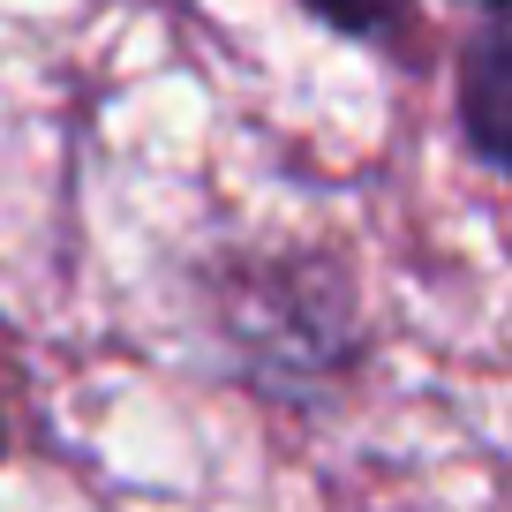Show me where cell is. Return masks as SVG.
Wrapping results in <instances>:
<instances>
[{"instance_id":"7a4b0ae2","label":"cell","mask_w":512,"mask_h":512,"mask_svg":"<svg viewBox=\"0 0 512 512\" xmlns=\"http://www.w3.org/2000/svg\"><path fill=\"white\" fill-rule=\"evenodd\" d=\"M309 8H317L324 23H339V31H362V38H377L384 23L400 16L407 0H309Z\"/></svg>"},{"instance_id":"3957f363","label":"cell","mask_w":512,"mask_h":512,"mask_svg":"<svg viewBox=\"0 0 512 512\" xmlns=\"http://www.w3.org/2000/svg\"><path fill=\"white\" fill-rule=\"evenodd\" d=\"M0 460H8V407H0Z\"/></svg>"},{"instance_id":"6da1fadb","label":"cell","mask_w":512,"mask_h":512,"mask_svg":"<svg viewBox=\"0 0 512 512\" xmlns=\"http://www.w3.org/2000/svg\"><path fill=\"white\" fill-rule=\"evenodd\" d=\"M452 113H460L467 151L512 189V8H497L467 38L460 76H452Z\"/></svg>"},{"instance_id":"277c9868","label":"cell","mask_w":512,"mask_h":512,"mask_svg":"<svg viewBox=\"0 0 512 512\" xmlns=\"http://www.w3.org/2000/svg\"><path fill=\"white\" fill-rule=\"evenodd\" d=\"M475 8H512V0H475Z\"/></svg>"}]
</instances>
